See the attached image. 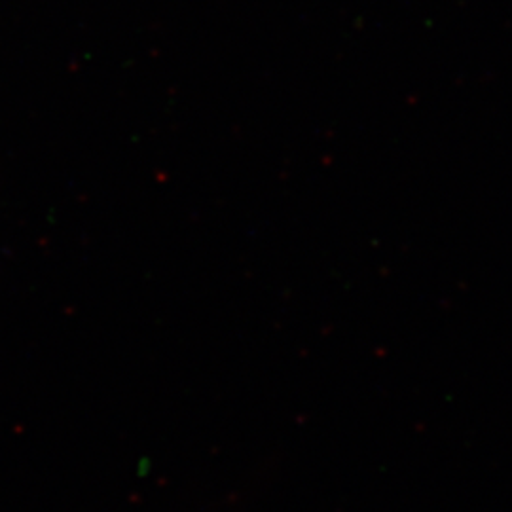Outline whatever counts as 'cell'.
I'll return each instance as SVG.
<instances>
[]
</instances>
